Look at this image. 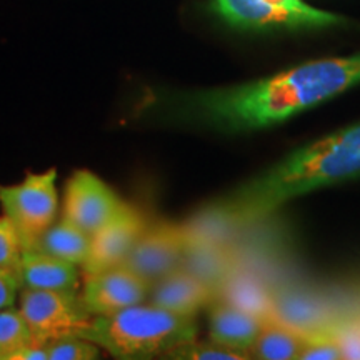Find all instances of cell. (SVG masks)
I'll return each instance as SVG.
<instances>
[{
  "instance_id": "1",
  "label": "cell",
  "mask_w": 360,
  "mask_h": 360,
  "mask_svg": "<svg viewBox=\"0 0 360 360\" xmlns=\"http://www.w3.org/2000/svg\"><path fill=\"white\" fill-rule=\"evenodd\" d=\"M360 85V52L305 62L231 87L143 98V114L172 124L244 134L269 129Z\"/></svg>"
},
{
  "instance_id": "2",
  "label": "cell",
  "mask_w": 360,
  "mask_h": 360,
  "mask_svg": "<svg viewBox=\"0 0 360 360\" xmlns=\"http://www.w3.org/2000/svg\"><path fill=\"white\" fill-rule=\"evenodd\" d=\"M359 175L360 124H355L292 152L202 210L229 231L262 220L297 197Z\"/></svg>"
},
{
  "instance_id": "3",
  "label": "cell",
  "mask_w": 360,
  "mask_h": 360,
  "mask_svg": "<svg viewBox=\"0 0 360 360\" xmlns=\"http://www.w3.org/2000/svg\"><path fill=\"white\" fill-rule=\"evenodd\" d=\"M77 335L92 340L119 360L165 357L197 337L195 317L154 304H137L110 315H97Z\"/></svg>"
},
{
  "instance_id": "4",
  "label": "cell",
  "mask_w": 360,
  "mask_h": 360,
  "mask_svg": "<svg viewBox=\"0 0 360 360\" xmlns=\"http://www.w3.org/2000/svg\"><path fill=\"white\" fill-rule=\"evenodd\" d=\"M2 215L12 224L22 249H32L58 215L57 169L27 172L19 184L0 186Z\"/></svg>"
},
{
  "instance_id": "5",
  "label": "cell",
  "mask_w": 360,
  "mask_h": 360,
  "mask_svg": "<svg viewBox=\"0 0 360 360\" xmlns=\"http://www.w3.org/2000/svg\"><path fill=\"white\" fill-rule=\"evenodd\" d=\"M19 310L30 328L34 344L40 345L67 335H77L94 319L79 290L22 289Z\"/></svg>"
},
{
  "instance_id": "6",
  "label": "cell",
  "mask_w": 360,
  "mask_h": 360,
  "mask_svg": "<svg viewBox=\"0 0 360 360\" xmlns=\"http://www.w3.org/2000/svg\"><path fill=\"white\" fill-rule=\"evenodd\" d=\"M125 205L98 175L82 169L67 180L62 215L94 236L122 212Z\"/></svg>"
},
{
  "instance_id": "7",
  "label": "cell",
  "mask_w": 360,
  "mask_h": 360,
  "mask_svg": "<svg viewBox=\"0 0 360 360\" xmlns=\"http://www.w3.org/2000/svg\"><path fill=\"white\" fill-rule=\"evenodd\" d=\"M184 249L186 233L182 225H148L122 265L152 287V283L180 269Z\"/></svg>"
},
{
  "instance_id": "8",
  "label": "cell",
  "mask_w": 360,
  "mask_h": 360,
  "mask_svg": "<svg viewBox=\"0 0 360 360\" xmlns=\"http://www.w3.org/2000/svg\"><path fill=\"white\" fill-rule=\"evenodd\" d=\"M150 285L124 265L87 272L84 276L80 297L94 317L110 315L132 305L142 304Z\"/></svg>"
},
{
  "instance_id": "9",
  "label": "cell",
  "mask_w": 360,
  "mask_h": 360,
  "mask_svg": "<svg viewBox=\"0 0 360 360\" xmlns=\"http://www.w3.org/2000/svg\"><path fill=\"white\" fill-rule=\"evenodd\" d=\"M147 227L146 217L132 205H125L122 212L92 236L89 255L82 265L84 274L122 265Z\"/></svg>"
},
{
  "instance_id": "10",
  "label": "cell",
  "mask_w": 360,
  "mask_h": 360,
  "mask_svg": "<svg viewBox=\"0 0 360 360\" xmlns=\"http://www.w3.org/2000/svg\"><path fill=\"white\" fill-rule=\"evenodd\" d=\"M148 302L169 312L195 317V314L215 300V292L184 269L174 270L152 283Z\"/></svg>"
},
{
  "instance_id": "11",
  "label": "cell",
  "mask_w": 360,
  "mask_h": 360,
  "mask_svg": "<svg viewBox=\"0 0 360 360\" xmlns=\"http://www.w3.org/2000/svg\"><path fill=\"white\" fill-rule=\"evenodd\" d=\"M214 8L222 19L237 29H299L310 27L302 17L278 8L265 0H214Z\"/></svg>"
},
{
  "instance_id": "12",
  "label": "cell",
  "mask_w": 360,
  "mask_h": 360,
  "mask_svg": "<svg viewBox=\"0 0 360 360\" xmlns=\"http://www.w3.org/2000/svg\"><path fill=\"white\" fill-rule=\"evenodd\" d=\"M180 269L209 285L217 295L220 285L237 269V262L236 255L227 244L186 238V249H184Z\"/></svg>"
},
{
  "instance_id": "13",
  "label": "cell",
  "mask_w": 360,
  "mask_h": 360,
  "mask_svg": "<svg viewBox=\"0 0 360 360\" xmlns=\"http://www.w3.org/2000/svg\"><path fill=\"white\" fill-rule=\"evenodd\" d=\"M264 322L245 310L215 299L209 309V339L225 347L249 354L262 330Z\"/></svg>"
},
{
  "instance_id": "14",
  "label": "cell",
  "mask_w": 360,
  "mask_h": 360,
  "mask_svg": "<svg viewBox=\"0 0 360 360\" xmlns=\"http://www.w3.org/2000/svg\"><path fill=\"white\" fill-rule=\"evenodd\" d=\"M19 278L22 289L79 290V265L27 249L22 252Z\"/></svg>"
},
{
  "instance_id": "15",
  "label": "cell",
  "mask_w": 360,
  "mask_h": 360,
  "mask_svg": "<svg viewBox=\"0 0 360 360\" xmlns=\"http://www.w3.org/2000/svg\"><path fill=\"white\" fill-rule=\"evenodd\" d=\"M215 299L245 310L262 321H269L274 314L276 294H272L264 283H260L250 274H238L236 269L231 277L220 285Z\"/></svg>"
},
{
  "instance_id": "16",
  "label": "cell",
  "mask_w": 360,
  "mask_h": 360,
  "mask_svg": "<svg viewBox=\"0 0 360 360\" xmlns=\"http://www.w3.org/2000/svg\"><path fill=\"white\" fill-rule=\"evenodd\" d=\"M90 240H92L90 233L60 214V219H57L45 231L32 249L82 267L89 255Z\"/></svg>"
},
{
  "instance_id": "17",
  "label": "cell",
  "mask_w": 360,
  "mask_h": 360,
  "mask_svg": "<svg viewBox=\"0 0 360 360\" xmlns=\"http://www.w3.org/2000/svg\"><path fill=\"white\" fill-rule=\"evenodd\" d=\"M304 344V335L285 323L274 321L264 322L262 330L249 354L254 359L262 360H290L299 359L300 349Z\"/></svg>"
},
{
  "instance_id": "18",
  "label": "cell",
  "mask_w": 360,
  "mask_h": 360,
  "mask_svg": "<svg viewBox=\"0 0 360 360\" xmlns=\"http://www.w3.org/2000/svg\"><path fill=\"white\" fill-rule=\"evenodd\" d=\"M34 344L30 328L19 309L0 310V360H12L19 350Z\"/></svg>"
},
{
  "instance_id": "19",
  "label": "cell",
  "mask_w": 360,
  "mask_h": 360,
  "mask_svg": "<svg viewBox=\"0 0 360 360\" xmlns=\"http://www.w3.org/2000/svg\"><path fill=\"white\" fill-rule=\"evenodd\" d=\"M165 359H175V360H245L250 359V355L242 350H236L231 347H225L217 342H199L191 340L186 344L179 345L174 350L165 355Z\"/></svg>"
},
{
  "instance_id": "20",
  "label": "cell",
  "mask_w": 360,
  "mask_h": 360,
  "mask_svg": "<svg viewBox=\"0 0 360 360\" xmlns=\"http://www.w3.org/2000/svg\"><path fill=\"white\" fill-rule=\"evenodd\" d=\"M49 360H96L101 357V347L80 335H67L45 344Z\"/></svg>"
},
{
  "instance_id": "21",
  "label": "cell",
  "mask_w": 360,
  "mask_h": 360,
  "mask_svg": "<svg viewBox=\"0 0 360 360\" xmlns=\"http://www.w3.org/2000/svg\"><path fill=\"white\" fill-rule=\"evenodd\" d=\"M299 359L302 360H339L342 352L339 342L332 328H322V330L312 332L304 335V344L300 349Z\"/></svg>"
},
{
  "instance_id": "22",
  "label": "cell",
  "mask_w": 360,
  "mask_h": 360,
  "mask_svg": "<svg viewBox=\"0 0 360 360\" xmlns=\"http://www.w3.org/2000/svg\"><path fill=\"white\" fill-rule=\"evenodd\" d=\"M22 252L24 249H22L12 224L2 215L0 217V270H6V272L19 277Z\"/></svg>"
},
{
  "instance_id": "23",
  "label": "cell",
  "mask_w": 360,
  "mask_h": 360,
  "mask_svg": "<svg viewBox=\"0 0 360 360\" xmlns=\"http://www.w3.org/2000/svg\"><path fill=\"white\" fill-rule=\"evenodd\" d=\"M335 339L339 342L342 359H360V317L344 315L332 323Z\"/></svg>"
},
{
  "instance_id": "24",
  "label": "cell",
  "mask_w": 360,
  "mask_h": 360,
  "mask_svg": "<svg viewBox=\"0 0 360 360\" xmlns=\"http://www.w3.org/2000/svg\"><path fill=\"white\" fill-rule=\"evenodd\" d=\"M265 2L302 17V19L309 22L310 27H330V25L344 24L345 22V19L342 15H337V13L327 12V11H319V8L307 6L304 0H265Z\"/></svg>"
},
{
  "instance_id": "25",
  "label": "cell",
  "mask_w": 360,
  "mask_h": 360,
  "mask_svg": "<svg viewBox=\"0 0 360 360\" xmlns=\"http://www.w3.org/2000/svg\"><path fill=\"white\" fill-rule=\"evenodd\" d=\"M22 290L19 277L11 272L0 270V310L13 307V304L19 300V294Z\"/></svg>"
}]
</instances>
